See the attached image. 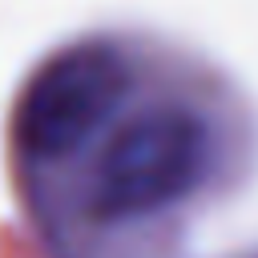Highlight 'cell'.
<instances>
[{
	"mask_svg": "<svg viewBox=\"0 0 258 258\" xmlns=\"http://www.w3.org/2000/svg\"><path fill=\"white\" fill-rule=\"evenodd\" d=\"M210 165V125L181 105L133 117L101 153L93 173V214L105 222L145 218L198 189Z\"/></svg>",
	"mask_w": 258,
	"mask_h": 258,
	"instance_id": "6da1fadb",
	"label": "cell"
},
{
	"mask_svg": "<svg viewBox=\"0 0 258 258\" xmlns=\"http://www.w3.org/2000/svg\"><path fill=\"white\" fill-rule=\"evenodd\" d=\"M129 60L105 44L85 40L56 52L24 89L16 105V141L36 161L77 153L129 97Z\"/></svg>",
	"mask_w": 258,
	"mask_h": 258,
	"instance_id": "7a4b0ae2",
	"label": "cell"
}]
</instances>
